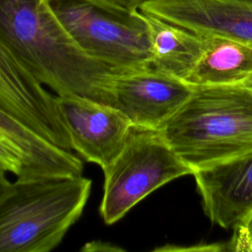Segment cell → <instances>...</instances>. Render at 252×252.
I'll return each mask as SVG.
<instances>
[{
  "label": "cell",
  "mask_w": 252,
  "mask_h": 252,
  "mask_svg": "<svg viewBox=\"0 0 252 252\" xmlns=\"http://www.w3.org/2000/svg\"><path fill=\"white\" fill-rule=\"evenodd\" d=\"M0 40L56 95H79L112 105V80L121 70L85 53L47 0H0Z\"/></svg>",
  "instance_id": "obj_1"
},
{
  "label": "cell",
  "mask_w": 252,
  "mask_h": 252,
  "mask_svg": "<svg viewBox=\"0 0 252 252\" xmlns=\"http://www.w3.org/2000/svg\"><path fill=\"white\" fill-rule=\"evenodd\" d=\"M159 130L194 172L250 152L252 91L243 85L194 87Z\"/></svg>",
  "instance_id": "obj_2"
},
{
  "label": "cell",
  "mask_w": 252,
  "mask_h": 252,
  "mask_svg": "<svg viewBox=\"0 0 252 252\" xmlns=\"http://www.w3.org/2000/svg\"><path fill=\"white\" fill-rule=\"evenodd\" d=\"M92 180L83 175L17 178L0 194V252H48L80 219Z\"/></svg>",
  "instance_id": "obj_3"
},
{
  "label": "cell",
  "mask_w": 252,
  "mask_h": 252,
  "mask_svg": "<svg viewBox=\"0 0 252 252\" xmlns=\"http://www.w3.org/2000/svg\"><path fill=\"white\" fill-rule=\"evenodd\" d=\"M49 7L89 56L121 71L151 67L148 25L139 9L110 0H47Z\"/></svg>",
  "instance_id": "obj_4"
},
{
  "label": "cell",
  "mask_w": 252,
  "mask_h": 252,
  "mask_svg": "<svg viewBox=\"0 0 252 252\" xmlns=\"http://www.w3.org/2000/svg\"><path fill=\"white\" fill-rule=\"evenodd\" d=\"M100 217L106 224L122 219L162 185L194 171L172 150L160 130L132 126L123 149L104 169Z\"/></svg>",
  "instance_id": "obj_5"
},
{
  "label": "cell",
  "mask_w": 252,
  "mask_h": 252,
  "mask_svg": "<svg viewBox=\"0 0 252 252\" xmlns=\"http://www.w3.org/2000/svg\"><path fill=\"white\" fill-rule=\"evenodd\" d=\"M194 87L152 67L124 70L113 76L112 106L134 127L158 129L190 97Z\"/></svg>",
  "instance_id": "obj_6"
},
{
  "label": "cell",
  "mask_w": 252,
  "mask_h": 252,
  "mask_svg": "<svg viewBox=\"0 0 252 252\" xmlns=\"http://www.w3.org/2000/svg\"><path fill=\"white\" fill-rule=\"evenodd\" d=\"M72 150L104 169L119 155L132 127L112 105L79 95H56Z\"/></svg>",
  "instance_id": "obj_7"
},
{
  "label": "cell",
  "mask_w": 252,
  "mask_h": 252,
  "mask_svg": "<svg viewBox=\"0 0 252 252\" xmlns=\"http://www.w3.org/2000/svg\"><path fill=\"white\" fill-rule=\"evenodd\" d=\"M139 10L199 34L252 44V0H147Z\"/></svg>",
  "instance_id": "obj_8"
},
{
  "label": "cell",
  "mask_w": 252,
  "mask_h": 252,
  "mask_svg": "<svg viewBox=\"0 0 252 252\" xmlns=\"http://www.w3.org/2000/svg\"><path fill=\"white\" fill-rule=\"evenodd\" d=\"M210 220L233 228L252 213V151L193 174Z\"/></svg>",
  "instance_id": "obj_9"
},
{
  "label": "cell",
  "mask_w": 252,
  "mask_h": 252,
  "mask_svg": "<svg viewBox=\"0 0 252 252\" xmlns=\"http://www.w3.org/2000/svg\"><path fill=\"white\" fill-rule=\"evenodd\" d=\"M0 108L33 130L44 125L56 110L55 95L13 57L1 40Z\"/></svg>",
  "instance_id": "obj_10"
},
{
  "label": "cell",
  "mask_w": 252,
  "mask_h": 252,
  "mask_svg": "<svg viewBox=\"0 0 252 252\" xmlns=\"http://www.w3.org/2000/svg\"><path fill=\"white\" fill-rule=\"evenodd\" d=\"M0 135L23 155L24 167L19 178L82 175L83 162L71 151L49 143L2 108Z\"/></svg>",
  "instance_id": "obj_11"
},
{
  "label": "cell",
  "mask_w": 252,
  "mask_h": 252,
  "mask_svg": "<svg viewBox=\"0 0 252 252\" xmlns=\"http://www.w3.org/2000/svg\"><path fill=\"white\" fill-rule=\"evenodd\" d=\"M201 55L184 81L193 87L243 85L252 77V44L217 34H201Z\"/></svg>",
  "instance_id": "obj_12"
},
{
  "label": "cell",
  "mask_w": 252,
  "mask_h": 252,
  "mask_svg": "<svg viewBox=\"0 0 252 252\" xmlns=\"http://www.w3.org/2000/svg\"><path fill=\"white\" fill-rule=\"evenodd\" d=\"M143 14L150 35L151 67L184 80L201 55L203 36L155 16Z\"/></svg>",
  "instance_id": "obj_13"
},
{
  "label": "cell",
  "mask_w": 252,
  "mask_h": 252,
  "mask_svg": "<svg viewBox=\"0 0 252 252\" xmlns=\"http://www.w3.org/2000/svg\"><path fill=\"white\" fill-rule=\"evenodd\" d=\"M24 158L21 152L0 135V168L19 177L23 172Z\"/></svg>",
  "instance_id": "obj_14"
},
{
  "label": "cell",
  "mask_w": 252,
  "mask_h": 252,
  "mask_svg": "<svg viewBox=\"0 0 252 252\" xmlns=\"http://www.w3.org/2000/svg\"><path fill=\"white\" fill-rule=\"evenodd\" d=\"M227 249L232 251H252V213L233 227V235Z\"/></svg>",
  "instance_id": "obj_15"
},
{
  "label": "cell",
  "mask_w": 252,
  "mask_h": 252,
  "mask_svg": "<svg viewBox=\"0 0 252 252\" xmlns=\"http://www.w3.org/2000/svg\"><path fill=\"white\" fill-rule=\"evenodd\" d=\"M110 1L129 9H139L140 5L147 0H110Z\"/></svg>",
  "instance_id": "obj_16"
},
{
  "label": "cell",
  "mask_w": 252,
  "mask_h": 252,
  "mask_svg": "<svg viewBox=\"0 0 252 252\" xmlns=\"http://www.w3.org/2000/svg\"><path fill=\"white\" fill-rule=\"evenodd\" d=\"M6 171H4L2 168H0V194L6 189L10 181L6 177Z\"/></svg>",
  "instance_id": "obj_17"
},
{
  "label": "cell",
  "mask_w": 252,
  "mask_h": 252,
  "mask_svg": "<svg viewBox=\"0 0 252 252\" xmlns=\"http://www.w3.org/2000/svg\"><path fill=\"white\" fill-rule=\"evenodd\" d=\"M243 86L247 87L249 90L252 91V77H250V78L243 84Z\"/></svg>",
  "instance_id": "obj_18"
}]
</instances>
